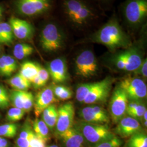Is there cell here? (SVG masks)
I'll return each instance as SVG.
<instances>
[{"label": "cell", "instance_id": "7a4b0ae2", "mask_svg": "<svg viewBox=\"0 0 147 147\" xmlns=\"http://www.w3.org/2000/svg\"><path fill=\"white\" fill-rule=\"evenodd\" d=\"M63 15L74 28L82 30L90 26L97 19V13L84 0H63Z\"/></svg>", "mask_w": 147, "mask_h": 147}, {"label": "cell", "instance_id": "3957f363", "mask_svg": "<svg viewBox=\"0 0 147 147\" xmlns=\"http://www.w3.org/2000/svg\"><path fill=\"white\" fill-rule=\"evenodd\" d=\"M122 14L126 26L137 30L145 23L147 18V0H126Z\"/></svg>", "mask_w": 147, "mask_h": 147}, {"label": "cell", "instance_id": "d4e9b609", "mask_svg": "<svg viewBox=\"0 0 147 147\" xmlns=\"http://www.w3.org/2000/svg\"><path fill=\"white\" fill-rule=\"evenodd\" d=\"M34 52L33 47L26 43H18L13 49V55L16 58L21 60L30 56Z\"/></svg>", "mask_w": 147, "mask_h": 147}, {"label": "cell", "instance_id": "44dd1931", "mask_svg": "<svg viewBox=\"0 0 147 147\" xmlns=\"http://www.w3.org/2000/svg\"><path fill=\"white\" fill-rule=\"evenodd\" d=\"M39 64L31 61H26L22 63L19 73L31 82L38 74Z\"/></svg>", "mask_w": 147, "mask_h": 147}, {"label": "cell", "instance_id": "7402d4cb", "mask_svg": "<svg viewBox=\"0 0 147 147\" xmlns=\"http://www.w3.org/2000/svg\"><path fill=\"white\" fill-rule=\"evenodd\" d=\"M32 129L37 136L42 138L46 142L50 140V129L42 119L36 118L33 121Z\"/></svg>", "mask_w": 147, "mask_h": 147}, {"label": "cell", "instance_id": "4316f807", "mask_svg": "<svg viewBox=\"0 0 147 147\" xmlns=\"http://www.w3.org/2000/svg\"><path fill=\"white\" fill-rule=\"evenodd\" d=\"M95 82L85 83L79 84L76 92V98L80 102H84L90 90L94 86Z\"/></svg>", "mask_w": 147, "mask_h": 147}, {"label": "cell", "instance_id": "ab89813d", "mask_svg": "<svg viewBox=\"0 0 147 147\" xmlns=\"http://www.w3.org/2000/svg\"><path fill=\"white\" fill-rule=\"evenodd\" d=\"M73 95V93L72 90L69 87H67L65 89L63 90V92L58 96L57 98L59 100H63V101L68 100L72 98Z\"/></svg>", "mask_w": 147, "mask_h": 147}, {"label": "cell", "instance_id": "60d3db41", "mask_svg": "<svg viewBox=\"0 0 147 147\" xmlns=\"http://www.w3.org/2000/svg\"><path fill=\"white\" fill-rule=\"evenodd\" d=\"M16 147H30V141L19 137L16 140Z\"/></svg>", "mask_w": 147, "mask_h": 147}, {"label": "cell", "instance_id": "ee69618b", "mask_svg": "<svg viewBox=\"0 0 147 147\" xmlns=\"http://www.w3.org/2000/svg\"><path fill=\"white\" fill-rule=\"evenodd\" d=\"M99 1H100L101 2H110L111 0H98Z\"/></svg>", "mask_w": 147, "mask_h": 147}, {"label": "cell", "instance_id": "9c48e42d", "mask_svg": "<svg viewBox=\"0 0 147 147\" xmlns=\"http://www.w3.org/2000/svg\"><path fill=\"white\" fill-rule=\"evenodd\" d=\"M129 101L125 92L119 85L117 86L113 92L109 105V115L113 123L117 124L126 116Z\"/></svg>", "mask_w": 147, "mask_h": 147}, {"label": "cell", "instance_id": "ffe728a7", "mask_svg": "<svg viewBox=\"0 0 147 147\" xmlns=\"http://www.w3.org/2000/svg\"><path fill=\"white\" fill-rule=\"evenodd\" d=\"M42 114V121L46 123L49 129L51 131H53L57 119L58 108L53 104L43 111Z\"/></svg>", "mask_w": 147, "mask_h": 147}, {"label": "cell", "instance_id": "ac0fdd59", "mask_svg": "<svg viewBox=\"0 0 147 147\" xmlns=\"http://www.w3.org/2000/svg\"><path fill=\"white\" fill-rule=\"evenodd\" d=\"M14 37L23 40H30L34 32V27L30 23L12 16L9 21Z\"/></svg>", "mask_w": 147, "mask_h": 147}, {"label": "cell", "instance_id": "8fae6325", "mask_svg": "<svg viewBox=\"0 0 147 147\" xmlns=\"http://www.w3.org/2000/svg\"><path fill=\"white\" fill-rule=\"evenodd\" d=\"M75 107L73 102H67L58 108V116L55 125L56 136L73 127L75 122Z\"/></svg>", "mask_w": 147, "mask_h": 147}, {"label": "cell", "instance_id": "f1b7e54d", "mask_svg": "<svg viewBox=\"0 0 147 147\" xmlns=\"http://www.w3.org/2000/svg\"><path fill=\"white\" fill-rule=\"evenodd\" d=\"M18 130V125L16 123H8L0 125V137L13 138L16 136Z\"/></svg>", "mask_w": 147, "mask_h": 147}, {"label": "cell", "instance_id": "b9f144b4", "mask_svg": "<svg viewBox=\"0 0 147 147\" xmlns=\"http://www.w3.org/2000/svg\"><path fill=\"white\" fill-rule=\"evenodd\" d=\"M9 145V142L7 139L0 137V147H8Z\"/></svg>", "mask_w": 147, "mask_h": 147}, {"label": "cell", "instance_id": "7c38bea8", "mask_svg": "<svg viewBox=\"0 0 147 147\" xmlns=\"http://www.w3.org/2000/svg\"><path fill=\"white\" fill-rule=\"evenodd\" d=\"M112 84V79L106 78L102 81L96 82L94 86L84 99L86 104H95L105 102L107 100Z\"/></svg>", "mask_w": 147, "mask_h": 147}, {"label": "cell", "instance_id": "2e32d148", "mask_svg": "<svg viewBox=\"0 0 147 147\" xmlns=\"http://www.w3.org/2000/svg\"><path fill=\"white\" fill-rule=\"evenodd\" d=\"M62 147H89L82 134L74 127L57 136Z\"/></svg>", "mask_w": 147, "mask_h": 147}, {"label": "cell", "instance_id": "52a82bcc", "mask_svg": "<svg viewBox=\"0 0 147 147\" xmlns=\"http://www.w3.org/2000/svg\"><path fill=\"white\" fill-rule=\"evenodd\" d=\"M52 4V0H15L14 6L18 14L32 18L45 14Z\"/></svg>", "mask_w": 147, "mask_h": 147}, {"label": "cell", "instance_id": "f6af8a7d", "mask_svg": "<svg viewBox=\"0 0 147 147\" xmlns=\"http://www.w3.org/2000/svg\"><path fill=\"white\" fill-rule=\"evenodd\" d=\"M47 147H59V146H58L57 145H56V144H52V145H51V146H47Z\"/></svg>", "mask_w": 147, "mask_h": 147}, {"label": "cell", "instance_id": "d590c367", "mask_svg": "<svg viewBox=\"0 0 147 147\" xmlns=\"http://www.w3.org/2000/svg\"><path fill=\"white\" fill-rule=\"evenodd\" d=\"M37 75L41 81L42 87L44 86L50 78V75L47 69L39 65Z\"/></svg>", "mask_w": 147, "mask_h": 147}, {"label": "cell", "instance_id": "9a60e30c", "mask_svg": "<svg viewBox=\"0 0 147 147\" xmlns=\"http://www.w3.org/2000/svg\"><path fill=\"white\" fill-rule=\"evenodd\" d=\"M47 70L50 77L55 83H63L68 80L69 75L68 65L64 58L53 59L49 63Z\"/></svg>", "mask_w": 147, "mask_h": 147}, {"label": "cell", "instance_id": "bcb514c9", "mask_svg": "<svg viewBox=\"0 0 147 147\" xmlns=\"http://www.w3.org/2000/svg\"><path fill=\"white\" fill-rule=\"evenodd\" d=\"M1 7V5H0V7Z\"/></svg>", "mask_w": 147, "mask_h": 147}, {"label": "cell", "instance_id": "4dcf8cb0", "mask_svg": "<svg viewBox=\"0 0 147 147\" xmlns=\"http://www.w3.org/2000/svg\"><path fill=\"white\" fill-rule=\"evenodd\" d=\"M123 144V141L120 137L115 136L111 139L89 147H121Z\"/></svg>", "mask_w": 147, "mask_h": 147}, {"label": "cell", "instance_id": "8992f818", "mask_svg": "<svg viewBox=\"0 0 147 147\" xmlns=\"http://www.w3.org/2000/svg\"><path fill=\"white\" fill-rule=\"evenodd\" d=\"M110 62L115 68L126 72H134L140 67L143 59L142 51L136 47H130L116 53L110 58Z\"/></svg>", "mask_w": 147, "mask_h": 147}, {"label": "cell", "instance_id": "f546056e", "mask_svg": "<svg viewBox=\"0 0 147 147\" xmlns=\"http://www.w3.org/2000/svg\"><path fill=\"white\" fill-rule=\"evenodd\" d=\"M25 112L23 110L16 108L12 107L7 111L6 119L10 122H16L22 119L25 115Z\"/></svg>", "mask_w": 147, "mask_h": 147}, {"label": "cell", "instance_id": "1f68e13d", "mask_svg": "<svg viewBox=\"0 0 147 147\" xmlns=\"http://www.w3.org/2000/svg\"><path fill=\"white\" fill-rule=\"evenodd\" d=\"M9 94L2 84H0V109L5 110L10 105Z\"/></svg>", "mask_w": 147, "mask_h": 147}, {"label": "cell", "instance_id": "30bf717a", "mask_svg": "<svg viewBox=\"0 0 147 147\" xmlns=\"http://www.w3.org/2000/svg\"><path fill=\"white\" fill-rule=\"evenodd\" d=\"M119 86L129 101H142L147 98V84L141 78L126 77L121 80Z\"/></svg>", "mask_w": 147, "mask_h": 147}, {"label": "cell", "instance_id": "7bdbcfd3", "mask_svg": "<svg viewBox=\"0 0 147 147\" xmlns=\"http://www.w3.org/2000/svg\"><path fill=\"white\" fill-rule=\"evenodd\" d=\"M3 11H4L3 8V7L1 6V7H0V21L1 20L2 18H3Z\"/></svg>", "mask_w": 147, "mask_h": 147}, {"label": "cell", "instance_id": "603a6c76", "mask_svg": "<svg viewBox=\"0 0 147 147\" xmlns=\"http://www.w3.org/2000/svg\"><path fill=\"white\" fill-rule=\"evenodd\" d=\"M7 83L14 89L26 91L31 86L30 81L23 77L20 73L17 74L7 81Z\"/></svg>", "mask_w": 147, "mask_h": 147}, {"label": "cell", "instance_id": "e0dca14e", "mask_svg": "<svg viewBox=\"0 0 147 147\" xmlns=\"http://www.w3.org/2000/svg\"><path fill=\"white\" fill-rule=\"evenodd\" d=\"M56 101L51 86L42 88L37 93L34 100L33 107L36 116L38 117L43 111L50 105L53 104Z\"/></svg>", "mask_w": 147, "mask_h": 147}, {"label": "cell", "instance_id": "8d00e7d4", "mask_svg": "<svg viewBox=\"0 0 147 147\" xmlns=\"http://www.w3.org/2000/svg\"><path fill=\"white\" fill-rule=\"evenodd\" d=\"M47 142L35 135L30 140V147H47Z\"/></svg>", "mask_w": 147, "mask_h": 147}, {"label": "cell", "instance_id": "d6986e66", "mask_svg": "<svg viewBox=\"0 0 147 147\" xmlns=\"http://www.w3.org/2000/svg\"><path fill=\"white\" fill-rule=\"evenodd\" d=\"M146 111H147V107L143 101H129L127 107L126 116L142 121V117Z\"/></svg>", "mask_w": 147, "mask_h": 147}, {"label": "cell", "instance_id": "277c9868", "mask_svg": "<svg viewBox=\"0 0 147 147\" xmlns=\"http://www.w3.org/2000/svg\"><path fill=\"white\" fill-rule=\"evenodd\" d=\"M65 39V34L62 27L53 22L47 24L40 33L39 43L46 53H56L62 50Z\"/></svg>", "mask_w": 147, "mask_h": 147}, {"label": "cell", "instance_id": "484cf974", "mask_svg": "<svg viewBox=\"0 0 147 147\" xmlns=\"http://www.w3.org/2000/svg\"><path fill=\"white\" fill-rule=\"evenodd\" d=\"M0 29L2 37V44L11 46L14 40V35L9 23L0 22Z\"/></svg>", "mask_w": 147, "mask_h": 147}, {"label": "cell", "instance_id": "f35d334b", "mask_svg": "<svg viewBox=\"0 0 147 147\" xmlns=\"http://www.w3.org/2000/svg\"><path fill=\"white\" fill-rule=\"evenodd\" d=\"M136 75H140L144 79H147V59L145 58L143 60L142 64L140 67L134 72Z\"/></svg>", "mask_w": 147, "mask_h": 147}, {"label": "cell", "instance_id": "836d02e7", "mask_svg": "<svg viewBox=\"0 0 147 147\" xmlns=\"http://www.w3.org/2000/svg\"><path fill=\"white\" fill-rule=\"evenodd\" d=\"M35 135H36L32 129V127L28 123V122H27L22 126V128L19 134V137L27 139L30 141Z\"/></svg>", "mask_w": 147, "mask_h": 147}, {"label": "cell", "instance_id": "cb8c5ba5", "mask_svg": "<svg viewBox=\"0 0 147 147\" xmlns=\"http://www.w3.org/2000/svg\"><path fill=\"white\" fill-rule=\"evenodd\" d=\"M124 147H147V136L143 131L139 132L130 137Z\"/></svg>", "mask_w": 147, "mask_h": 147}, {"label": "cell", "instance_id": "5b68a950", "mask_svg": "<svg viewBox=\"0 0 147 147\" xmlns=\"http://www.w3.org/2000/svg\"><path fill=\"white\" fill-rule=\"evenodd\" d=\"M74 127L84 137L89 146L111 139L115 136L107 124H95L84 121H75Z\"/></svg>", "mask_w": 147, "mask_h": 147}, {"label": "cell", "instance_id": "83f0119b", "mask_svg": "<svg viewBox=\"0 0 147 147\" xmlns=\"http://www.w3.org/2000/svg\"><path fill=\"white\" fill-rule=\"evenodd\" d=\"M25 91L19 90H12L9 94L10 103L14 107L23 110V101Z\"/></svg>", "mask_w": 147, "mask_h": 147}, {"label": "cell", "instance_id": "e575fe53", "mask_svg": "<svg viewBox=\"0 0 147 147\" xmlns=\"http://www.w3.org/2000/svg\"><path fill=\"white\" fill-rule=\"evenodd\" d=\"M4 58L5 60V63L9 69V70L11 74L14 73L18 69V63L16 59L11 56L10 55H4Z\"/></svg>", "mask_w": 147, "mask_h": 147}, {"label": "cell", "instance_id": "4fadbf2b", "mask_svg": "<svg viewBox=\"0 0 147 147\" xmlns=\"http://www.w3.org/2000/svg\"><path fill=\"white\" fill-rule=\"evenodd\" d=\"M79 116L82 121L95 124H107L110 121L108 112L99 106H90L82 108Z\"/></svg>", "mask_w": 147, "mask_h": 147}, {"label": "cell", "instance_id": "d6a6232c", "mask_svg": "<svg viewBox=\"0 0 147 147\" xmlns=\"http://www.w3.org/2000/svg\"><path fill=\"white\" fill-rule=\"evenodd\" d=\"M34 98L31 92L25 91L23 101V110L25 112L31 111L34 105Z\"/></svg>", "mask_w": 147, "mask_h": 147}, {"label": "cell", "instance_id": "6da1fadb", "mask_svg": "<svg viewBox=\"0 0 147 147\" xmlns=\"http://www.w3.org/2000/svg\"><path fill=\"white\" fill-rule=\"evenodd\" d=\"M89 42L100 44L111 51L127 49L132 45L130 37L121 26L116 16L110 19L88 38Z\"/></svg>", "mask_w": 147, "mask_h": 147}, {"label": "cell", "instance_id": "5bb4252c", "mask_svg": "<svg viewBox=\"0 0 147 147\" xmlns=\"http://www.w3.org/2000/svg\"><path fill=\"white\" fill-rule=\"evenodd\" d=\"M141 131H143V129L140 121L131 117L126 116L117 124L113 133L120 138H127Z\"/></svg>", "mask_w": 147, "mask_h": 147}, {"label": "cell", "instance_id": "74e56055", "mask_svg": "<svg viewBox=\"0 0 147 147\" xmlns=\"http://www.w3.org/2000/svg\"><path fill=\"white\" fill-rule=\"evenodd\" d=\"M11 75L3 55L0 57V75L5 77H9L11 76Z\"/></svg>", "mask_w": 147, "mask_h": 147}, {"label": "cell", "instance_id": "ba28073f", "mask_svg": "<svg viewBox=\"0 0 147 147\" xmlns=\"http://www.w3.org/2000/svg\"><path fill=\"white\" fill-rule=\"evenodd\" d=\"M98 68L97 59L90 50L82 51L75 59L76 73L81 77L88 78L93 76L97 73Z\"/></svg>", "mask_w": 147, "mask_h": 147}]
</instances>
